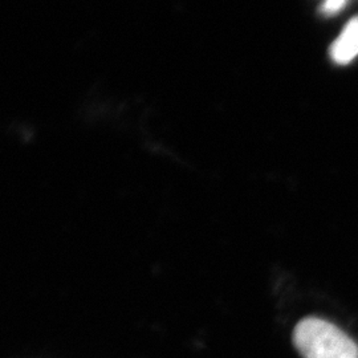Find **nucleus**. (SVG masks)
<instances>
[{"mask_svg":"<svg viewBox=\"0 0 358 358\" xmlns=\"http://www.w3.org/2000/svg\"><path fill=\"white\" fill-rule=\"evenodd\" d=\"M294 344L303 358H358V346L329 321L307 317L294 331Z\"/></svg>","mask_w":358,"mask_h":358,"instance_id":"obj_1","label":"nucleus"},{"mask_svg":"<svg viewBox=\"0 0 358 358\" xmlns=\"http://www.w3.org/2000/svg\"><path fill=\"white\" fill-rule=\"evenodd\" d=\"M332 59L337 64H348L358 55V17L349 22L341 35L333 43Z\"/></svg>","mask_w":358,"mask_h":358,"instance_id":"obj_2","label":"nucleus"},{"mask_svg":"<svg viewBox=\"0 0 358 358\" xmlns=\"http://www.w3.org/2000/svg\"><path fill=\"white\" fill-rule=\"evenodd\" d=\"M346 0H325L322 6V11L325 13H336L344 8Z\"/></svg>","mask_w":358,"mask_h":358,"instance_id":"obj_3","label":"nucleus"}]
</instances>
